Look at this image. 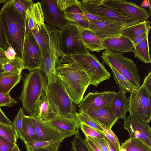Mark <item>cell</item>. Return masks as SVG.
Returning <instances> with one entry per match:
<instances>
[{"instance_id": "cell-1", "label": "cell", "mask_w": 151, "mask_h": 151, "mask_svg": "<svg viewBox=\"0 0 151 151\" xmlns=\"http://www.w3.org/2000/svg\"><path fill=\"white\" fill-rule=\"evenodd\" d=\"M56 73L67 93L78 105L90 85L88 75L70 56H64L58 60Z\"/></svg>"}, {"instance_id": "cell-2", "label": "cell", "mask_w": 151, "mask_h": 151, "mask_svg": "<svg viewBox=\"0 0 151 151\" xmlns=\"http://www.w3.org/2000/svg\"><path fill=\"white\" fill-rule=\"evenodd\" d=\"M0 17L10 46L21 58L26 35V17L16 8L13 0H8L0 11Z\"/></svg>"}, {"instance_id": "cell-3", "label": "cell", "mask_w": 151, "mask_h": 151, "mask_svg": "<svg viewBox=\"0 0 151 151\" xmlns=\"http://www.w3.org/2000/svg\"><path fill=\"white\" fill-rule=\"evenodd\" d=\"M22 89L19 99L22 103V107L30 116L35 115L39 101L45 93L47 78L42 70L37 69L24 73Z\"/></svg>"}, {"instance_id": "cell-4", "label": "cell", "mask_w": 151, "mask_h": 151, "mask_svg": "<svg viewBox=\"0 0 151 151\" xmlns=\"http://www.w3.org/2000/svg\"><path fill=\"white\" fill-rule=\"evenodd\" d=\"M45 93L55 106L59 116L76 118V114L78 105L69 95L57 75L51 82H47Z\"/></svg>"}, {"instance_id": "cell-5", "label": "cell", "mask_w": 151, "mask_h": 151, "mask_svg": "<svg viewBox=\"0 0 151 151\" xmlns=\"http://www.w3.org/2000/svg\"><path fill=\"white\" fill-rule=\"evenodd\" d=\"M103 61L110 65L124 76L137 89L140 86L139 71L133 60L123 53L105 50L101 56Z\"/></svg>"}, {"instance_id": "cell-6", "label": "cell", "mask_w": 151, "mask_h": 151, "mask_svg": "<svg viewBox=\"0 0 151 151\" xmlns=\"http://www.w3.org/2000/svg\"><path fill=\"white\" fill-rule=\"evenodd\" d=\"M59 46L65 56L90 53L82 40L79 27L73 22L60 29Z\"/></svg>"}, {"instance_id": "cell-7", "label": "cell", "mask_w": 151, "mask_h": 151, "mask_svg": "<svg viewBox=\"0 0 151 151\" xmlns=\"http://www.w3.org/2000/svg\"><path fill=\"white\" fill-rule=\"evenodd\" d=\"M70 56L79 64L87 74L90 79V85L97 87L101 83L109 79L110 73L95 55L90 53L87 55Z\"/></svg>"}, {"instance_id": "cell-8", "label": "cell", "mask_w": 151, "mask_h": 151, "mask_svg": "<svg viewBox=\"0 0 151 151\" xmlns=\"http://www.w3.org/2000/svg\"><path fill=\"white\" fill-rule=\"evenodd\" d=\"M130 115L149 122L151 118V94L142 84L128 97Z\"/></svg>"}, {"instance_id": "cell-9", "label": "cell", "mask_w": 151, "mask_h": 151, "mask_svg": "<svg viewBox=\"0 0 151 151\" xmlns=\"http://www.w3.org/2000/svg\"><path fill=\"white\" fill-rule=\"evenodd\" d=\"M80 5L88 13L109 18L127 26L139 23L132 17L119 13L99 4L97 0H83L80 1Z\"/></svg>"}, {"instance_id": "cell-10", "label": "cell", "mask_w": 151, "mask_h": 151, "mask_svg": "<svg viewBox=\"0 0 151 151\" xmlns=\"http://www.w3.org/2000/svg\"><path fill=\"white\" fill-rule=\"evenodd\" d=\"M22 58L24 68L29 71L42 67V52L31 32L26 34Z\"/></svg>"}, {"instance_id": "cell-11", "label": "cell", "mask_w": 151, "mask_h": 151, "mask_svg": "<svg viewBox=\"0 0 151 151\" xmlns=\"http://www.w3.org/2000/svg\"><path fill=\"white\" fill-rule=\"evenodd\" d=\"M99 3L114 11L132 17L139 22L149 17L147 11L132 2L124 0H99Z\"/></svg>"}, {"instance_id": "cell-12", "label": "cell", "mask_w": 151, "mask_h": 151, "mask_svg": "<svg viewBox=\"0 0 151 151\" xmlns=\"http://www.w3.org/2000/svg\"><path fill=\"white\" fill-rule=\"evenodd\" d=\"M116 93L113 91L89 92L78 105L79 113L86 114L90 111L110 106Z\"/></svg>"}, {"instance_id": "cell-13", "label": "cell", "mask_w": 151, "mask_h": 151, "mask_svg": "<svg viewBox=\"0 0 151 151\" xmlns=\"http://www.w3.org/2000/svg\"><path fill=\"white\" fill-rule=\"evenodd\" d=\"M124 127L128 131L129 138L137 139L151 148V128L149 122L129 115L124 119Z\"/></svg>"}, {"instance_id": "cell-14", "label": "cell", "mask_w": 151, "mask_h": 151, "mask_svg": "<svg viewBox=\"0 0 151 151\" xmlns=\"http://www.w3.org/2000/svg\"><path fill=\"white\" fill-rule=\"evenodd\" d=\"M40 2L44 20L48 26L60 29L73 23L64 18L63 12L57 6L55 0H43Z\"/></svg>"}, {"instance_id": "cell-15", "label": "cell", "mask_w": 151, "mask_h": 151, "mask_svg": "<svg viewBox=\"0 0 151 151\" xmlns=\"http://www.w3.org/2000/svg\"><path fill=\"white\" fill-rule=\"evenodd\" d=\"M31 117L35 130V140L50 141L60 137H69L76 134L73 132L62 131L41 120L35 115Z\"/></svg>"}, {"instance_id": "cell-16", "label": "cell", "mask_w": 151, "mask_h": 151, "mask_svg": "<svg viewBox=\"0 0 151 151\" xmlns=\"http://www.w3.org/2000/svg\"><path fill=\"white\" fill-rule=\"evenodd\" d=\"M89 21L88 29L101 40L120 35L123 29L127 26L119 23Z\"/></svg>"}, {"instance_id": "cell-17", "label": "cell", "mask_w": 151, "mask_h": 151, "mask_svg": "<svg viewBox=\"0 0 151 151\" xmlns=\"http://www.w3.org/2000/svg\"><path fill=\"white\" fill-rule=\"evenodd\" d=\"M26 33L39 30L45 24L43 12L40 2L33 3L26 12Z\"/></svg>"}, {"instance_id": "cell-18", "label": "cell", "mask_w": 151, "mask_h": 151, "mask_svg": "<svg viewBox=\"0 0 151 151\" xmlns=\"http://www.w3.org/2000/svg\"><path fill=\"white\" fill-rule=\"evenodd\" d=\"M104 50L120 53L131 52L134 46L132 41L121 35L101 40Z\"/></svg>"}, {"instance_id": "cell-19", "label": "cell", "mask_w": 151, "mask_h": 151, "mask_svg": "<svg viewBox=\"0 0 151 151\" xmlns=\"http://www.w3.org/2000/svg\"><path fill=\"white\" fill-rule=\"evenodd\" d=\"M35 115L44 121L58 116L55 106L45 93L42 95L35 109Z\"/></svg>"}, {"instance_id": "cell-20", "label": "cell", "mask_w": 151, "mask_h": 151, "mask_svg": "<svg viewBox=\"0 0 151 151\" xmlns=\"http://www.w3.org/2000/svg\"><path fill=\"white\" fill-rule=\"evenodd\" d=\"M86 114L100 124L111 128L118 120L113 113L110 106L90 111Z\"/></svg>"}, {"instance_id": "cell-21", "label": "cell", "mask_w": 151, "mask_h": 151, "mask_svg": "<svg viewBox=\"0 0 151 151\" xmlns=\"http://www.w3.org/2000/svg\"><path fill=\"white\" fill-rule=\"evenodd\" d=\"M79 4L63 12L64 18L81 27L88 29L89 21L84 14Z\"/></svg>"}, {"instance_id": "cell-22", "label": "cell", "mask_w": 151, "mask_h": 151, "mask_svg": "<svg viewBox=\"0 0 151 151\" xmlns=\"http://www.w3.org/2000/svg\"><path fill=\"white\" fill-rule=\"evenodd\" d=\"M65 132L79 133L80 123L76 119H70L58 116L53 119L45 121Z\"/></svg>"}, {"instance_id": "cell-23", "label": "cell", "mask_w": 151, "mask_h": 151, "mask_svg": "<svg viewBox=\"0 0 151 151\" xmlns=\"http://www.w3.org/2000/svg\"><path fill=\"white\" fill-rule=\"evenodd\" d=\"M125 94L120 91L116 92L110 105L113 113L118 119H124L126 113L129 111V98L125 96Z\"/></svg>"}, {"instance_id": "cell-24", "label": "cell", "mask_w": 151, "mask_h": 151, "mask_svg": "<svg viewBox=\"0 0 151 151\" xmlns=\"http://www.w3.org/2000/svg\"><path fill=\"white\" fill-rule=\"evenodd\" d=\"M78 27L82 40L85 47L89 50L99 52L104 50L101 39L93 31L88 29Z\"/></svg>"}, {"instance_id": "cell-25", "label": "cell", "mask_w": 151, "mask_h": 151, "mask_svg": "<svg viewBox=\"0 0 151 151\" xmlns=\"http://www.w3.org/2000/svg\"><path fill=\"white\" fill-rule=\"evenodd\" d=\"M66 137L50 141L34 140L25 144L27 151H58L61 143Z\"/></svg>"}, {"instance_id": "cell-26", "label": "cell", "mask_w": 151, "mask_h": 151, "mask_svg": "<svg viewBox=\"0 0 151 151\" xmlns=\"http://www.w3.org/2000/svg\"><path fill=\"white\" fill-rule=\"evenodd\" d=\"M150 22L147 20L135 24L125 27L121 35L123 36L132 42L143 33L150 30Z\"/></svg>"}, {"instance_id": "cell-27", "label": "cell", "mask_w": 151, "mask_h": 151, "mask_svg": "<svg viewBox=\"0 0 151 151\" xmlns=\"http://www.w3.org/2000/svg\"><path fill=\"white\" fill-rule=\"evenodd\" d=\"M36 132L31 117L24 115L20 139L25 144L35 140Z\"/></svg>"}, {"instance_id": "cell-28", "label": "cell", "mask_w": 151, "mask_h": 151, "mask_svg": "<svg viewBox=\"0 0 151 151\" xmlns=\"http://www.w3.org/2000/svg\"><path fill=\"white\" fill-rule=\"evenodd\" d=\"M22 78L21 73L3 75L0 77V92L10 94L11 90L19 83Z\"/></svg>"}, {"instance_id": "cell-29", "label": "cell", "mask_w": 151, "mask_h": 151, "mask_svg": "<svg viewBox=\"0 0 151 151\" xmlns=\"http://www.w3.org/2000/svg\"><path fill=\"white\" fill-rule=\"evenodd\" d=\"M148 37L137 44L132 49V52L135 57L146 63L151 62L149 50Z\"/></svg>"}, {"instance_id": "cell-30", "label": "cell", "mask_w": 151, "mask_h": 151, "mask_svg": "<svg viewBox=\"0 0 151 151\" xmlns=\"http://www.w3.org/2000/svg\"><path fill=\"white\" fill-rule=\"evenodd\" d=\"M111 69L114 79L119 88V91L126 93H131L137 89L124 76L120 74L113 67L107 65Z\"/></svg>"}, {"instance_id": "cell-31", "label": "cell", "mask_w": 151, "mask_h": 151, "mask_svg": "<svg viewBox=\"0 0 151 151\" xmlns=\"http://www.w3.org/2000/svg\"><path fill=\"white\" fill-rule=\"evenodd\" d=\"M2 68L4 72L3 75L20 74L24 69L22 58L17 56L3 64Z\"/></svg>"}, {"instance_id": "cell-32", "label": "cell", "mask_w": 151, "mask_h": 151, "mask_svg": "<svg viewBox=\"0 0 151 151\" xmlns=\"http://www.w3.org/2000/svg\"><path fill=\"white\" fill-rule=\"evenodd\" d=\"M44 25L42 26L38 31L35 29L31 32L42 52L49 50V38Z\"/></svg>"}, {"instance_id": "cell-33", "label": "cell", "mask_w": 151, "mask_h": 151, "mask_svg": "<svg viewBox=\"0 0 151 151\" xmlns=\"http://www.w3.org/2000/svg\"><path fill=\"white\" fill-rule=\"evenodd\" d=\"M121 146L127 151H151V148L135 138H129L122 143Z\"/></svg>"}, {"instance_id": "cell-34", "label": "cell", "mask_w": 151, "mask_h": 151, "mask_svg": "<svg viewBox=\"0 0 151 151\" xmlns=\"http://www.w3.org/2000/svg\"><path fill=\"white\" fill-rule=\"evenodd\" d=\"M0 135L14 144L17 143V138L12 125L0 123Z\"/></svg>"}, {"instance_id": "cell-35", "label": "cell", "mask_w": 151, "mask_h": 151, "mask_svg": "<svg viewBox=\"0 0 151 151\" xmlns=\"http://www.w3.org/2000/svg\"><path fill=\"white\" fill-rule=\"evenodd\" d=\"M76 116L77 119L80 123H83L103 133L101 125L87 114L77 112Z\"/></svg>"}, {"instance_id": "cell-36", "label": "cell", "mask_w": 151, "mask_h": 151, "mask_svg": "<svg viewBox=\"0 0 151 151\" xmlns=\"http://www.w3.org/2000/svg\"><path fill=\"white\" fill-rule=\"evenodd\" d=\"M71 142V151H91L85 139L79 133L75 135Z\"/></svg>"}, {"instance_id": "cell-37", "label": "cell", "mask_w": 151, "mask_h": 151, "mask_svg": "<svg viewBox=\"0 0 151 151\" xmlns=\"http://www.w3.org/2000/svg\"><path fill=\"white\" fill-rule=\"evenodd\" d=\"M101 125L105 137L114 145L117 151H119L121 145L118 138L112 130L111 128L104 125Z\"/></svg>"}, {"instance_id": "cell-38", "label": "cell", "mask_w": 151, "mask_h": 151, "mask_svg": "<svg viewBox=\"0 0 151 151\" xmlns=\"http://www.w3.org/2000/svg\"><path fill=\"white\" fill-rule=\"evenodd\" d=\"M24 110L21 107L15 117L12 123V125L15 132L17 139L20 138L21 132L23 118L24 115Z\"/></svg>"}, {"instance_id": "cell-39", "label": "cell", "mask_w": 151, "mask_h": 151, "mask_svg": "<svg viewBox=\"0 0 151 151\" xmlns=\"http://www.w3.org/2000/svg\"><path fill=\"white\" fill-rule=\"evenodd\" d=\"M80 128L85 135L92 137L101 139H104L105 137L103 133L83 123H80Z\"/></svg>"}, {"instance_id": "cell-40", "label": "cell", "mask_w": 151, "mask_h": 151, "mask_svg": "<svg viewBox=\"0 0 151 151\" xmlns=\"http://www.w3.org/2000/svg\"><path fill=\"white\" fill-rule=\"evenodd\" d=\"M13 2L17 9L25 16L27 11L34 3L32 0H13Z\"/></svg>"}, {"instance_id": "cell-41", "label": "cell", "mask_w": 151, "mask_h": 151, "mask_svg": "<svg viewBox=\"0 0 151 151\" xmlns=\"http://www.w3.org/2000/svg\"><path fill=\"white\" fill-rule=\"evenodd\" d=\"M18 101L12 98L10 94H6L0 92V107L2 106L12 107Z\"/></svg>"}, {"instance_id": "cell-42", "label": "cell", "mask_w": 151, "mask_h": 151, "mask_svg": "<svg viewBox=\"0 0 151 151\" xmlns=\"http://www.w3.org/2000/svg\"><path fill=\"white\" fill-rule=\"evenodd\" d=\"M56 5L62 12L66 9L78 5L80 1L77 0H55Z\"/></svg>"}, {"instance_id": "cell-43", "label": "cell", "mask_w": 151, "mask_h": 151, "mask_svg": "<svg viewBox=\"0 0 151 151\" xmlns=\"http://www.w3.org/2000/svg\"><path fill=\"white\" fill-rule=\"evenodd\" d=\"M82 9L83 10V11L84 13L85 14L86 16V17H87V18L89 20L103 22H108L118 23L115 21L114 20H112L109 18L104 17L101 16L94 14L88 13L86 11L84 10L82 8Z\"/></svg>"}, {"instance_id": "cell-44", "label": "cell", "mask_w": 151, "mask_h": 151, "mask_svg": "<svg viewBox=\"0 0 151 151\" xmlns=\"http://www.w3.org/2000/svg\"><path fill=\"white\" fill-rule=\"evenodd\" d=\"M0 46L5 51L10 46L7 41L5 31L0 17Z\"/></svg>"}, {"instance_id": "cell-45", "label": "cell", "mask_w": 151, "mask_h": 151, "mask_svg": "<svg viewBox=\"0 0 151 151\" xmlns=\"http://www.w3.org/2000/svg\"><path fill=\"white\" fill-rule=\"evenodd\" d=\"M16 144L0 135V151H11Z\"/></svg>"}, {"instance_id": "cell-46", "label": "cell", "mask_w": 151, "mask_h": 151, "mask_svg": "<svg viewBox=\"0 0 151 151\" xmlns=\"http://www.w3.org/2000/svg\"><path fill=\"white\" fill-rule=\"evenodd\" d=\"M87 136L92 141L96 146L101 150L102 151H108L104 139L94 138Z\"/></svg>"}, {"instance_id": "cell-47", "label": "cell", "mask_w": 151, "mask_h": 151, "mask_svg": "<svg viewBox=\"0 0 151 151\" xmlns=\"http://www.w3.org/2000/svg\"><path fill=\"white\" fill-rule=\"evenodd\" d=\"M142 85L148 92L151 94V72H149L145 76Z\"/></svg>"}, {"instance_id": "cell-48", "label": "cell", "mask_w": 151, "mask_h": 151, "mask_svg": "<svg viewBox=\"0 0 151 151\" xmlns=\"http://www.w3.org/2000/svg\"><path fill=\"white\" fill-rule=\"evenodd\" d=\"M0 123L7 125H12V123L5 115L0 107Z\"/></svg>"}, {"instance_id": "cell-49", "label": "cell", "mask_w": 151, "mask_h": 151, "mask_svg": "<svg viewBox=\"0 0 151 151\" xmlns=\"http://www.w3.org/2000/svg\"><path fill=\"white\" fill-rule=\"evenodd\" d=\"M5 55L9 60L14 58L16 56V53L14 49L10 46L5 51Z\"/></svg>"}, {"instance_id": "cell-50", "label": "cell", "mask_w": 151, "mask_h": 151, "mask_svg": "<svg viewBox=\"0 0 151 151\" xmlns=\"http://www.w3.org/2000/svg\"><path fill=\"white\" fill-rule=\"evenodd\" d=\"M150 31V30H148L147 31L143 33L137 38L133 41L132 42L134 47H135L137 44L145 39L147 37H148Z\"/></svg>"}, {"instance_id": "cell-51", "label": "cell", "mask_w": 151, "mask_h": 151, "mask_svg": "<svg viewBox=\"0 0 151 151\" xmlns=\"http://www.w3.org/2000/svg\"><path fill=\"white\" fill-rule=\"evenodd\" d=\"M85 136V140L91 151H102L96 146L87 136Z\"/></svg>"}, {"instance_id": "cell-52", "label": "cell", "mask_w": 151, "mask_h": 151, "mask_svg": "<svg viewBox=\"0 0 151 151\" xmlns=\"http://www.w3.org/2000/svg\"><path fill=\"white\" fill-rule=\"evenodd\" d=\"M5 51L0 46V63L3 65L9 60L5 55Z\"/></svg>"}, {"instance_id": "cell-53", "label": "cell", "mask_w": 151, "mask_h": 151, "mask_svg": "<svg viewBox=\"0 0 151 151\" xmlns=\"http://www.w3.org/2000/svg\"><path fill=\"white\" fill-rule=\"evenodd\" d=\"M104 139L107 146L108 151H117L115 147L105 137Z\"/></svg>"}, {"instance_id": "cell-54", "label": "cell", "mask_w": 151, "mask_h": 151, "mask_svg": "<svg viewBox=\"0 0 151 151\" xmlns=\"http://www.w3.org/2000/svg\"><path fill=\"white\" fill-rule=\"evenodd\" d=\"M11 151H21L19 149V147H18V145L16 144L14 147L12 148V149L11 150Z\"/></svg>"}, {"instance_id": "cell-55", "label": "cell", "mask_w": 151, "mask_h": 151, "mask_svg": "<svg viewBox=\"0 0 151 151\" xmlns=\"http://www.w3.org/2000/svg\"><path fill=\"white\" fill-rule=\"evenodd\" d=\"M8 0H0V4L1 3H4V4Z\"/></svg>"}, {"instance_id": "cell-56", "label": "cell", "mask_w": 151, "mask_h": 151, "mask_svg": "<svg viewBox=\"0 0 151 151\" xmlns=\"http://www.w3.org/2000/svg\"><path fill=\"white\" fill-rule=\"evenodd\" d=\"M4 72L3 70H0V77L3 76Z\"/></svg>"}, {"instance_id": "cell-57", "label": "cell", "mask_w": 151, "mask_h": 151, "mask_svg": "<svg viewBox=\"0 0 151 151\" xmlns=\"http://www.w3.org/2000/svg\"><path fill=\"white\" fill-rule=\"evenodd\" d=\"M119 151H127V150L125 149L122 148L121 146Z\"/></svg>"}, {"instance_id": "cell-58", "label": "cell", "mask_w": 151, "mask_h": 151, "mask_svg": "<svg viewBox=\"0 0 151 151\" xmlns=\"http://www.w3.org/2000/svg\"><path fill=\"white\" fill-rule=\"evenodd\" d=\"M3 64L0 63V70H3L2 68Z\"/></svg>"}]
</instances>
